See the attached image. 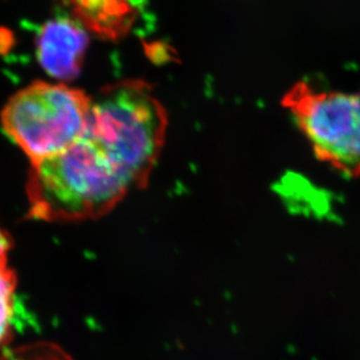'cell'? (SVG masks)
Returning a JSON list of instances; mask_svg holds the SVG:
<instances>
[{"label": "cell", "mask_w": 360, "mask_h": 360, "mask_svg": "<svg viewBox=\"0 0 360 360\" xmlns=\"http://www.w3.org/2000/svg\"><path fill=\"white\" fill-rule=\"evenodd\" d=\"M26 188L30 217L46 221L101 217L136 189L109 154L85 134L56 157L31 163Z\"/></svg>", "instance_id": "1"}, {"label": "cell", "mask_w": 360, "mask_h": 360, "mask_svg": "<svg viewBox=\"0 0 360 360\" xmlns=\"http://www.w3.org/2000/svg\"><path fill=\"white\" fill-rule=\"evenodd\" d=\"M88 31L70 17H56L41 27L37 38V58L48 75L63 82L79 75L85 51L88 49Z\"/></svg>", "instance_id": "5"}, {"label": "cell", "mask_w": 360, "mask_h": 360, "mask_svg": "<svg viewBox=\"0 0 360 360\" xmlns=\"http://www.w3.org/2000/svg\"><path fill=\"white\" fill-rule=\"evenodd\" d=\"M167 126L166 110L150 85L126 79L92 97L83 134L102 147L140 189L160 157Z\"/></svg>", "instance_id": "2"}, {"label": "cell", "mask_w": 360, "mask_h": 360, "mask_svg": "<svg viewBox=\"0 0 360 360\" xmlns=\"http://www.w3.org/2000/svg\"><path fill=\"white\" fill-rule=\"evenodd\" d=\"M8 250H10V240L0 230V264H6V255Z\"/></svg>", "instance_id": "8"}, {"label": "cell", "mask_w": 360, "mask_h": 360, "mask_svg": "<svg viewBox=\"0 0 360 360\" xmlns=\"http://www.w3.org/2000/svg\"><path fill=\"white\" fill-rule=\"evenodd\" d=\"M25 317L17 295V279L14 273L0 264V344L10 340L14 330Z\"/></svg>", "instance_id": "7"}, {"label": "cell", "mask_w": 360, "mask_h": 360, "mask_svg": "<svg viewBox=\"0 0 360 360\" xmlns=\"http://www.w3.org/2000/svg\"><path fill=\"white\" fill-rule=\"evenodd\" d=\"M319 160L345 176H360V89L354 92L292 85L282 98Z\"/></svg>", "instance_id": "4"}, {"label": "cell", "mask_w": 360, "mask_h": 360, "mask_svg": "<svg viewBox=\"0 0 360 360\" xmlns=\"http://www.w3.org/2000/svg\"><path fill=\"white\" fill-rule=\"evenodd\" d=\"M91 97L65 83L34 82L14 94L0 113V126L31 161L56 157L84 132Z\"/></svg>", "instance_id": "3"}, {"label": "cell", "mask_w": 360, "mask_h": 360, "mask_svg": "<svg viewBox=\"0 0 360 360\" xmlns=\"http://www.w3.org/2000/svg\"><path fill=\"white\" fill-rule=\"evenodd\" d=\"M72 17L101 38L116 40L127 34L143 0H61Z\"/></svg>", "instance_id": "6"}]
</instances>
